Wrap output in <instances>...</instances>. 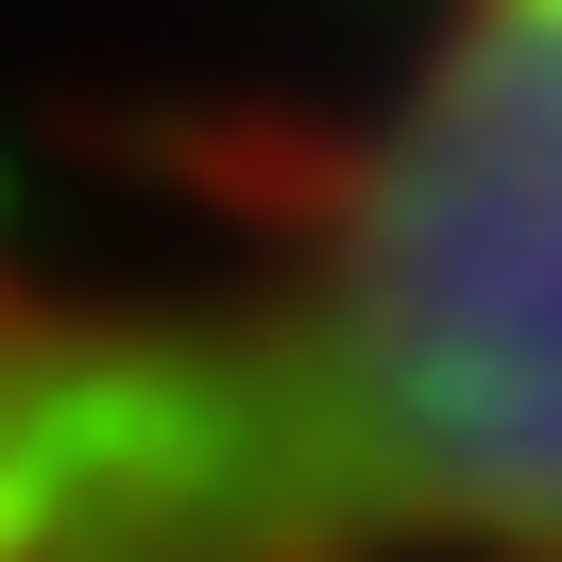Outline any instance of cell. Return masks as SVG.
Instances as JSON below:
<instances>
[{"label": "cell", "instance_id": "6da1fadb", "mask_svg": "<svg viewBox=\"0 0 562 562\" xmlns=\"http://www.w3.org/2000/svg\"><path fill=\"white\" fill-rule=\"evenodd\" d=\"M0 562H562V0H409L154 222L0 239Z\"/></svg>", "mask_w": 562, "mask_h": 562}]
</instances>
